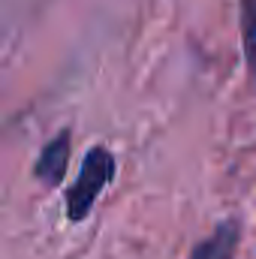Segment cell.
<instances>
[{
	"instance_id": "3957f363",
	"label": "cell",
	"mask_w": 256,
	"mask_h": 259,
	"mask_svg": "<svg viewBox=\"0 0 256 259\" xmlns=\"http://www.w3.org/2000/svg\"><path fill=\"white\" fill-rule=\"evenodd\" d=\"M238 223L235 220H223L202 244H196V250L190 253V259H232L235 247H238Z\"/></svg>"
},
{
	"instance_id": "7a4b0ae2",
	"label": "cell",
	"mask_w": 256,
	"mask_h": 259,
	"mask_svg": "<svg viewBox=\"0 0 256 259\" xmlns=\"http://www.w3.org/2000/svg\"><path fill=\"white\" fill-rule=\"evenodd\" d=\"M66 160H69V133H58L39 154V163H36V175L42 184L55 187L61 184V178L66 175Z\"/></svg>"
},
{
	"instance_id": "277c9868",
	"label": "cell",
	"mask_w": 256,
	"mask_h": 259,
	"mask_svg": "<svg viewBox=\"0 0 256 259\" xmlns=\"http://www.w3.org/2000/svg\"><path fill=\"white\" fill-rule=\"evenodd\" d=\"M241 30H244V55L256 75V0H241Z\"/></svg>"
},
{
	"instance_id": "6da1fadb",
	"label": "cell",
	"mask_w": 256,
	"mask_h": 259,
	"mask_svg": "<svg viewBox=\"0 0 256 259\" xmlns=\"http://www.w3.org/2000/svg\"><path fill=\"white\" fill-rule=\"evenodd\" d=\"M112 175H115V157L109 154V148H91L84 163H81V169H78L75 184L66 193V214H69V220H84L91 214L97 196L106 190Z\"/></svg>"
}]
</instances>
